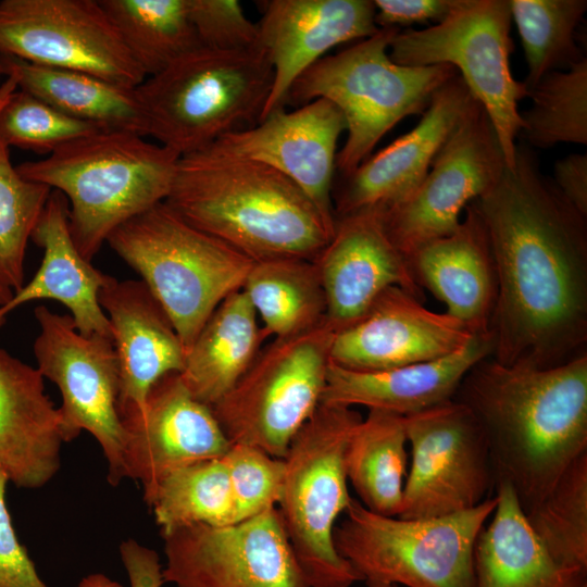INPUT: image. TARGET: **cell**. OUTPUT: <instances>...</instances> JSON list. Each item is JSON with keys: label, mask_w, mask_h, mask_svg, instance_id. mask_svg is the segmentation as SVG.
I'll return each instance as SVG.
<instances>
[{"label": "cell", "mask_w": 587, "mask_h": 587, "mask_svg": "<svg viewBox=\"0 0 587 587\" xmlns=\"http://www.w3.org/2000/svg\"><path fill=\"white\" fill-rule=\"evenodd\" d=\"M473 204L497 276L490 358L546 370L587 354V216L525 143L516 145L514 167Z\"/></svg>", "instance_id": "6da1fadb"}, {"label": "cell", "mask_w": 587, "mask_h": 587, "mask_svg": "<svg viewBox=\"0 0 587 587\" xmlns=\"http://www.w3.org/2000/svg\"><path fill=\"white\" fill-rule=\"evenodd\" d=\"M453 399L478 421L496 484L510 485L524 513L587 452V354L546 370L488 357L467 372Z\"/></svg>", "instance_id": "7a4b0ae2"}, {"label": "cell", "mask_w": 587, "mask_h": 587, "mask_svg": "<svg viewBox=\"0 0 587 587\" xmlns=\"http://www.w3.org/2000/svg\"><path fill=\"white\" fill-rule=\"evenodd\" d=\"M164 202L192 226L254 262L314 261L335 230L279 172L210 148L179 158Z\"/></svg>", "instance_id": "3957f363"}, {"label": "cell", "mask_w": 587, "mask_h": 587, "mask_svg": "<svg viewBox=\"0 0 587 587\" xmlns=\"http://www.w3.org/2000/svg\"><path fill=\"white\" fill-rule=\"evenodd\" d=\"M179 158L137 134L100 129L16 168L65 197L73 241L92 261L118 226L166 200Z\"/></svg>", "instance_id": "277c9868"}, {"label": "cell", "mask_w": 587, "mask_h": 587, "mask_svg": "<svg viewBox=\"0 0 587 587\" xmlns=\"http://www.w3.org/2000/svg\"><path fill=\"white\" fill-rule=\"evenodd\" d=\"M273 84L262 49L198 47L137 86L148 136L179 157L259 123Z\"/></svg>", "instance_id": "5b68a950"}, {"label": "cell", "mask_w": 587, "mask_h": 587, "mask_svg": "<svg viewBox=\"0 0 587 587\" xmlns=\"http://www.w3.org/2000/svg\"><path fill=\"white\" fill-rule=\"evenodd\" d=\"M400 28H379L348 49L325 55L290 87L286 105L315 99L332 102L346 122L347 139L337 152L336 170L349 176L376 143L409 115L424 113L433 95L458 75L450 64L404 66L389 58Z\"/></svg>", "instance_id": "8992f818"}, {"label": "cell", "mask_w": 587, "mask_h": 587, "mask_svg": "<svg viewBox=\"0 0 587 587\" xmlns=\"http://www.w3.org/2000/svg\"><path fill=\"white\" fill-rule=\"evenodd\" d=\"M107 243L141 277L186 352L214 310L241 290L254 263L165 202L123 223Z\"/></svg>", "instance_id": "52a82bcc"}, {"label": "cell", "mask_w": 587, "mask_h": 587, "mask_svg": "<svg viewBox=\"0 0 587 587\" xmlns=\"http://www.w3.org/2000/svg\"><path fill=\"white\" fill-rule=\"evenodd\" d=\"M350 407L321 403L284 457L277 510L310 587H351L361 576L336 550V521L349 505L345 453L362 421Z\"/></svg>", "instance_id": "ba28073f"}, {"label": "cell", "mask_w": 587, "mask_h": 587, "mask_svg": "<svg viewBox=\"0 0 587 587\" xmlns=\"http://www.w3.org/2000/svg\"><path fill=\"white\" fill-rule=\"evenodd\" d=\"M497 497L454 514L386 516L351 498L334 544L365 585L474 587V548Z\"/></svg>", "instance_id": "9c48e42d"}, {"label": "cell", "mask_w": 587, "mask_h": 587, "mask_svg": "<svg viewBox=\"0 0 587 587\" xmlns=\"http://www.w3.org/2000/svg\"><path fill=\"white\" fill-rule=\"evenodd\" d=\"M511 22L510 0H454L436 25L399 30L388 50L399 65L454 66L488 114L508 168L515 165V140L523 127L517 102L528 97L510 70Z\"/></svg>", "instance_id": "30bf717a"}, {"label": "cell", "mask_w": 587, "mask_h": 587, "mask_svg": "<svg viewBox=\"0 0 587 587\" xmlns=\"http://www.w3.org/2000/svg\"><path fill=\"white\" fill-rule=\"evenodd\" d=\"M336 330L315 327L275 338L213 407L230 444L284 459L289 445L321 404Z\"/></svg>", "instance_id": "8fae6325"}, {"label": "cell", "mask_w": 587, "mask_h": 587, "mask_svg": "<svg viewBox=\"0 0 587 587\" xmlns=\"http://www.w3.org/2000/svg\"><path fill=\"white\" fill-rule=\"evenodd\" d=\"M34 314L39 326L34 341L37 369L61 392L66 441L88 432L105 458L108 483L116 487L127 478V471L113 339L80 334L70 314L52 312L45 304L37 305Z\"/></svg>", "instance_id": "7c38bea8"}, {"label": "cell", "mask_w": 587, "mask_h": 587, "mask_svg": "<svg viewBox=\"0 0 587 587\" xmlns=\"http://www.w3.org/2000/svg\"><path fill=\"white\" fill-rule=\"evenodd\" d=\"M404 421L412 458L398 517L454 514L490 498L496 478L488 444L466 405L452 399Z\"/></svg>", "instance_id": "4fadbf2b"}, {"label": "cell", "mask_w": 587, "mask_h": 587, "mask_svg": "<svg viewBox=\"0 0 587 587\" xmlns=\"http://www.w3.org/2000/svg\"><path fill=\"white\" fill-rule=\"evenodd\" d=\"M505 167L491 121L475 99L414 193L380 207L386 230L405 260L421 246L452 234L462 211L488 191Z\"/></svg>", "instance_id": "5bb4252c"}, {"label": "cell", "mask_w": 587, "mask_h": 587, "mask_svg": "<svg viewBox=\"0 0 587 587\" xmlns=\"http://www.w3.org/2000/svg\"><path fill=\"white\" fill-rule=\"evenodd\" d=\"M0 57L79 71L126 87L147 77L99 0L0 1Z\"/></svg>", "instance_id": "9a60e30c"}, {"label": "cell", "mask_w": 587, "mask_h": 587, "mask_svg": "<svg viewBox=\"0 0 587 587\" xmlns=\"http://www.w3.org/2000/svg\"><path fill=\"white\" fill-rule=\"evenodd\" d=\"M164 583L175 587H310L277 508L226 525L161 535Z\"/></svg>", "instance_id": "2e32d148"}, {"label": "cell", "mask_w": 587, "mask_h": 587, "mask_svg": "<svg viewBox=\"0 0 587 587\" xmlns=\"http://www.w3.org/2000/svg\"><path fill=\"white\" fill-rule=\"evenodd\" d=\"M344 132L341 112L320 98L292 111L278 109L255 125L224 135L205 148L279 172L307 195L335 229L332 190L337 143Z\"/></svg>", "instance_id": "e0dca14e"}, {"label": "cell", "mask_w": 587, "mask_h": 587, "mask_svg": "<svg viewBox=\"0 0 587 587\" xmlns=\"http://www.w3.org/2000/svg\"><path fill=\"white\" fill-rule=\"evenodd\" d=\"M122 423L127 478L141 484L143 496L168 473L222 458L232 446L211 407L193 397L179 373L157 380L143 411Z\"/></svg>", "instance_id": "ac0fdd59"}, {"label": "cell", "mask_w": 587, "mask_h": 587, "mask_svg": "<svg viewBox=\"0 0 587 587\" xmlns=\"http://www.w3.org/2000/svg\"><path fill=\"white\" fill-rule=\"evenodd\" d=\"M314 262L325 295V320L336 332L364 316L389 287H400L423 302V289L391 241L380 207L338 216Z\"/></svg>", "instance_id": "d6986e66"}, {"label": "cell", "mask_w": 587, "mask_h": 587, "mask_svg": "<svg viewBox=\"0 0 587 587\" xmlns=\"http://www.w3.org/2000/svg\"><path fill=\"white\" fill-rule=\"evenodd\" d=\"M474 337L454 317L392 286L358 322L336 333L330 362L352 371L389 370L451 354Z\"/></svg>", "instance_id": "ffe728a7"}, {"label": "cell", "mask_w": 587, "mask_h": 587, "mask_svg": "<svg viewBox=\"0 0 587 587\" xmlns=\"http://www.w3.org/2000/svg\"><path fill=\"white\" fill-rule=\"evenodd\" d=\"M258 4L262 13L260 45L273 68L272 89L260 121L286 108L292 84L328 50L379 29L371 0H268Z\"/></svg>", "instance_id": "44dd1931"}, {"label": "cell", "mask_w": 587, "mask_h": 587, "mask_svg": "<svg viewBox=\"0 0 587 587\" xmlns=\"http://www.w3.org/2000/svg\"><path fill=\"white\" fill-rule=\"evenodd\" d=\"M474 100L459 74L437 89L413 129L369 157L345 177L336 197V218L364 208L390 207L410 198Z\"/></svg>", "instance_id": "7402d4cb"}, {"label": "cell", "mask_w": 587, "mask_h": 587, "mask_svg": "<svg viewBox=\"0 0 587 587\" xmlns=\"http://www.w3.org/2000/svg\"><path fill=\"white\" fill-rule=\"evenodd\" d=\"M99 302L112 329L120 367L118 413H141L153 384L180 373L186 349L167 315L141 280L111 276Z\"/></svg>", "instance_id": "603a6c76"}, {"label": "cell", "mask_w": 587, "mask_h": 587, "mask_svg": "<svg viewBox=\"0 0 587 587\" xmlns=\"http://www.w3.org/2000/svg\"><path fill=\"white\" fill-rule=\"evenodd\" d=\"M43 379L37 367L0 348V470L17 488L47 485L67 442Z\"/></svg>", "instance_id": "cb8c5ba5"}, {"label": "cell", "mask_w": 587, "mask_h": 587, "mask_svg": "<svg viewBox=\"0 0 587 587\" xmlns=\"http://www.w3.org/2000/svg\"><path fill=\"white\" fill-rule=\"evenodd\" d=\"M450 235L429 241L408 258L409 268L447 307V314L475 336H489L497 302V276L483 221L471 202Z\"/></svg>", "instance_id": "d4e9b609"}, {"label": "cell", "mask_w": 587, "mask_h": 587, "mask_svg": "<svg viewBox=\"0 0 587 587\" xmlns=\"http://www.w3.org/2000/svg\"><path fill=\"white\" fill-rule=\"evenodd\" d=\"M30 239L43 250L41 264L33 278L0 307V327L21 305L54 300L70 311L80 334L113 339L110 321L99 302L100 290L111 275L95 267L76 248L68 225V204L61 192L51 190Z\"/></svg>", "instance_id": "484cf974"}, {"label": "cell", "mask_w": 587, "mask_h": 587, "mask_svg": "<svg viewBox=\"0 0 587 587\" xmlns=\"http://www.w3.org/2000/svg\"><path fill=\"white\" fill-rule=\"evenodd\" d=\"M491 352L489 335L442 358L389 370L352 371L330 362L321 403L415 414L452 400L467 372Z\"/></svg>", "instance_id": "4316f807"}, {"label": "cell", "mask_w": 587, "mask_h": 587, "mask_svg": "<svg viewBox=\"0 0 587 587\" xmlns=\"http://www.w3.org/2000/svg\"><path fill=\"white\" fill-rule=\"evenodd\" d=\"M492 520L474 548V587H587V573L561 565L530 528L513 489L496 484Z\"/></svg>", "instance_id": "83f0119b"}, {"label": "cell", "mask_w": 587, "mask_h": 587, "mask_svg": "<svg viewBox=\"0 0 587 587\" xmlns=\"http://www.w3.org/2000/svg\"><path fill=\"white\" fill-rule=\"evenodd\" d=\"M5 76L61 112L103 130L148 137L146 112L137 87H126L88 73L48 67L0 57Z\"/></svg>", "instance_id": "f1b7e54d"}, {"label": "cell", "mask_w": 587, "mask_h": 587, "mask_svg": "<svg viewBox=\"0 0 587 587\" xmlns=\"http://www.w3.org/2000/svg\"><path fill=\"white\" fill-rule=\"evenodd\" d=\"M266 338L242 290L229 295L205 322L179 373L189 391L209 407L241 378Z\"/></svg>", "instance_id": "f546056e"}, {"label": "cell", "mask_w": 587, "mask_h": 587, "mask_svg": "<svg viewBox=\"0 0 587 587\" xmlns=\"http://www.w3.org/2000/svg\"><path fill=\"white\" fill-rule=\"evenodd\" d=\"M404 416L371 409L354 428L345 453L347 479L370 511L398 516L408 455Z\"/></svg>", "instance_id": "4dcf8cb0"}, {"label": "cell", "mask_w": 587, "mask_h": 587, "mask_svg": "<svg viewBox=\"0 0 587 587\" xmlns=\"http://www.w3.org/2000/svg\"><path fill=\"white\" fill-rule=\"evenodd\" d=\"M241 290L260 317L265 337L301 334L325 320V295L314 261L254 262Z\"/></svg>", "instance_id": "1f68e13d"}, {"label": "cell", "mask_w": 587, "mask_h": 587, "mask_svg": "<svg viewBox=\"0 0 587 587\" xmlns=\"http://www.w3.org/2000/svg\"><path fill=\"white\" fill-rule=\"evenodd\" d=\"M99 1L147 77L201 46L187 0Z\"/></svg>", "instance_id": "d6a6232c"}, {"label": "cell", "mask_w": 587, "mask_h": 587, "mask_svg": "<svg viewBox=\"0 0 587 587\" xmlns=\"http://www.w3.org/2000/svg\"><path fill=\"white\" fill-rule=\"evenodd\" d=\"M223 457L179 467L143 496L161 535L193 524L234 523L233 492Z\"/></svg>", "instance_id": "836d02e7"}, {"label": "cell", "mask_w": 587, "mask_h": 587, "mask_svg": "<svg viewBox=\"0 0 587 587\" xmlns=\"http://www.w3.org/2000/svg\"><path fill=\"white\" fill-rule=\"evenodd\" d=\"M524 49L529 91L549 72L567 70L585 57L576 29L587 10L586 0H510Z\"/></svg>", "instance_id": "e575fe53"}, {"label": "cell", "mask_w": 587, "mask_h": 587, "mask_svg": "<svg viewBox=\"0 0 587 587\" xmlns=\"http://www.w3.org/2000/svg\"><path fill=\"white\" fill-rule=\"evenodd\" d=\"M532 107L521 113L525 145L550 148L587 143V58L567 70L544 75L529 89Z\"/></svg>", "instance_id": "d590c367"}, {"label": "cell", "mask_w": 587, "mask_h": 587, "mask_svg": "<svg viewBox=\"0 0 587 587\" xmlns=\"http://www.w3.org/2000/svg\"><path fill=\"white\" fill-rule=\"evenodd\" d=\"M525 516L561 565L587 573V452L574 460Z\"/></svg>", "instance_id": "8d00e7d4"}, {"label": "cell", "mask_w": 587, "mask_h": 587, "mask_svg": "<svg viewBox=\"0 0 587 587\" xmlns=\"http://www.w3.org/2000/svg\"><path fill=\"white\" fill-rule=\"evenodd\" d=\"M50 193L18 173L0 141V286L13 292L24 285L27 242Z\"/></svg>", "instance_id": "74e56055"}, {"label": "cell", "mask_w": 587, "mask_h": 587, "mask_svg": "<svg viewBox=\"0 0 587 587\" xmlns=\"http://www.w3.org/2000/svg\"><path fill=\"white\" fill-rule=\"evenodd\" d=\"M97 130L100 128L74 118L18 88L0 110V141L9 149L16 147L48 155L61 146Z\"/></svg>", "instance_id": "f35d334b"}, {"label": "cell", "mask_w": 587, "mask_h": 587, "mask_svg": "<svg viewBox=\"0 0 587 587\" xmlns=\"http://www.w3.org/2000/svg\"><path fill=\"white\" fill-rule=\"evenodd\" d=\"M230 479L234 523L276 508L284 483V460L243 444H232L223 457Z\"/></svg>", "instance_id": "ab89813d"}, {"label": "cell", "mask_w": 587, "mask_h": 587, "mask_svg": "<svg viewBox=\"0 0 587 587\" xmlns=\"http://www.w3.org/2000/svg\"><path fill=\"white\" fill-rule=\"evenodd\" d=\"M189 18L202 47L222 51L261 48L258 23L237 0H187Z\"/></svg>", "instance_id": "60d3db41"}, {"label": "cell", "mask_w": 587, "mask_h": 587, "mask_svg": "<svg viewBox=\"0 0 587 587\" xmlns=\"http://www.w3.org/2000/svg\"><path fill=\"white\" fill-rule=\"evenodd\" d=\"M8 483L0 470V587H49L15 534L5 501Z\"/></svg>", "instance_id": "b9f144b4"}, {"label": "cell", "mask_w": 587, "mask_h": 587, "mask_svg": "<svg viewBox=\"0 0 587 587\" xmlns=\"http://www.w3.org/2000/svg\"><path fill=\"white\" fill-rule=\"evenodd\" d=\"M454 0H375V23L379 28L409 26L428 21L440 22Z\"/></svg>", "instance_id": "7bdbcfd3"}, {"label": "cell", "mask_w": 587, "mask_h": 587, "mask_svg": "<svg viewBox=\"0 0 587 587\" xmlns=\"http://www.w3.org/2000/svg\"><path fill=\"white\" fill-rule=\"evenodd\" d=\"M118 550L130 587H162L163 566L153 549L129 538L121 542Z\"/></svg>", "instance_id": "ee69618b"}, {"label": "cell", "mask_w": 587, "mask_h": 587, "mask_svg": "<svg viewBox=\"0 0 587 587\" xmlns=\"http://www.w3.org/2000/svg\"><path fill=\"white\" fill-rule=\"evenodd\" d=\"M552 180L562 196L587 216V153H572L555 161Z\"/></svg>", "instance_id": "f6af8a7d"}, {"label": "cell", "mask_w": 587, "mask_h": 587, "mask_svg": "<svg viewBox=\"0 0 587 587\" xmlns=\"http://www.w3.org/2000/svg\"><path fill=\"white\" fill-rule=\"evenodd\" d=\"M77 587H124L103 573H92L85 576Z\"/></svg>", "instance_id": "bcb514c9"}, {"label": "cell", "mask_w": 587, "mask_h": 587, "mask_svg": "<svg viewBox=\"0 0 587 587\" xmlns=\"http://www.w3.org/2000/svg\"><path fill=\"white\" fill-rule=\"evenodd\" d=\"M17 89L16 80L12 76H5L0 87V110L8 101L9 97Z\"/></svg>", "instance_id": "7dc6e473"}, {"label": "cell", "mask_w": 587, "mask_h": 587, "mask_svg": "<svg viewBox=\"0 0 587 587\" xmlns=\"http://www.w3.org/2000/svg\"><path fill=\"white\" fill-rule=\"evenodd\" d=\"M13 296V291L0 286V307L5 304Z\"/></svg>", "instance_id": "c3c4849f"}, {"label": "cell", "mask_w": 587, "mask_h": 587, "mask_svg": "<svg viewBox=\"0 0 587 587\" xmlns=\"http://www.w3.org/2000/svg\"><path fill=\"white\" fill-rule=\"evenodd\" d=\"M4 78H5V73H4L3 65H2V63H1V61H0V87H1V85H2V83H3V80H4Z\"/></svg>", "instance_id": "681fc988"}, {"label": "cell", "mask_w": 587, "mask_h": 587, "mask_svg": "<svg viewBox=\"0 0 587 587\" xmlns=\"http://www.w3.org/2000/svg\"><path fill=\"white\" fill-rule=\"evenodd\" d=\"M366 587H400L397 585H367Z\"/></svg>", "instance_id": "f907efd6"}]
</instances>
